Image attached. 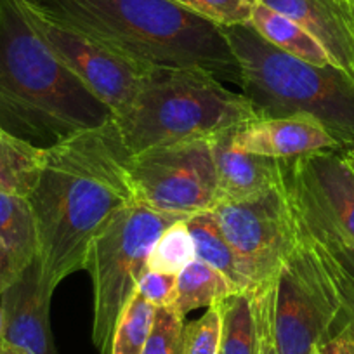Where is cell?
<instances>
[{"label":"cell","mask_w":354,"mask_h":354,"mask_svg":"<svg viewBox=\"0 0 354 354\" xmlns=\"http://www.w3.org/2000/svg\"><path fill=\"white\" fill-rule=\"evenodd\" d=\"M183 219L188 217L132 203L91 243L84 270L93 281V342L100 354H110L115 326L138 288L155 241L167 227Z\"/></svg>","instance_id":"8992f818"},{"label":"cell","mask_w":354,"mask_h":354,"mask_svg":"<svg viewBox=\"0 0 354 354\" xmlns=\"http://www.w3.org/2000/svg\"><path fill=\"white\" fill-rule=\"evenodd\" d=\"M340 318V302L322 262L297 231V241L271 283L277 354H315Z\"/></svg>","instance_id":"52a82bcc"},{"label":"cell","mask_w":354,"mask_h":354,"mask_svg":"<svg viewBox=\"0 0 354 354\" xmlns=\"http://www.w3.org/2000/svg\"><path fill=\"white\" fill-rule=\"evenodd\" d=\"M240 64V87L261 117L306 113L340 145L354 148V82L342 71L302 61L271 46L250 23L223 26Z\"/></svg>","instance_id":"277c9868"},{"label":"cell","mask_w":354,"mask_h":354,"mask_svg":"<svg viewBox=\"0 0 354 354\" xmlns=\"http://www.w3.org/2000/svg\"><path fill=\"white\" fill-rule=\"evenodd\" d=\"M339 153H340V156H342L344 162H346V165L351 169V172L354 174V148L339 149Z\"/></svg>","instance_id":"d6a6232c"},{"label":"cell","mask_w":354,"mask_h":354,"mask_svg":"<svg viewBox=\"0 0 354 354\" xmlns=\"http://www.w3.org/2000/svg\"><path fill=\"white\" fill-rule=\"evenodd\" d=\"M186 226L193 238L196 259L223 273L238 292H250V285L241 273L240 261L227 243L214 214L210 210L193 214L186 219Z\"/></svg>","instance_id":"d6986e66"},{"label":"cell","mask_w":354,"mask_h":354,"mask_svg":"<svg viewBox=\"0 0 354 354\" xmlns=\"http://www.w3.org/2000/svg\"><path fill=\"white\" fill-rule=\"evenodd\" d=\"M46 148L12 136L0 127V193L28 198L39 181Z\"/></svg>","instance_id":"ffe728a7"},{"label":"cell","mask_w":354,"mask_h":354,"mask_svg":"<svg viewBox=\"0 0 354 354\" xmlns=\"http://www.w3.org/2000/svg\"><path fill=\"white\" fill-rule=\"evenodd\" d=\"M315 354H354V328L351 323L344 322L337 332H333Z\"/></svg>","instance_id":"f546056e"},{"label":"cell","mask_w":354,"mask_h":354,"mask_svg":"<svg viewBox=\"0 0 354 354\" xmlns=\"http://www.w3.org/2000/svg\"><path fill=\"white\" fill-rule=\"evenodd\" d=\"M113 118L33 26L25 0H0V127L40 148Z\"/></svg>","instance_id":"7a4b0ae2"},{"label":"cell","mask_w":354,"mask_h":354,"mask_svg":"<svg viewBox=\"0 0 354 354\" xmlns=\"http://www.w3.org/2000/svg\"><path fill=\"white\" fill-rule=\"evenodd\" d=\"M210 212L236 254L250 292L266 290L297 241L283 179L252 198L217 203Z\"/></svg>","instance_id":"9c48e42d"},{"label":"cell","mask_w":354,"mask_h":354,"mask_svg":"<svg viewBox=\"0 0 354 354\" xmlns=\"http://www.w3.org/2000/svg\"><path fill=\"white\" fill-rule=\"evenodd\" d=\"M233 145L240 151L277 160L340 149L325 125L306 113L252 118L233 129Z\"/></svg>","instance_id":"7c38bea8"},{"label":"cell","mask_w":354,"mask_h":354,"mask_svg":"<svg viewBox=\"0 0 354 354\" xmlns=\"http://www.w3.org/2000/svg\"><path fill=\"white\" fill-rule=\"evenodd\" d=\"M340 233L354 245V174L339 151H318L285 160Z\"/></svg>","instance_id":"9a60e30c"},{"label":"cell","mask_w":354,"mask_h":354,"mask_svg":"<svg viewBox=\"0 0 354 354\" xmlns=\"http://www.w3.org/2000/svg\"><path fill=\"white\" fill-rule=\"evenodd\" d=\"M127 170L139 205L185 217L217 205L212 138L153 146L129 156Z\"/></svg>","instance_id":"ba28073f"},{"label":"cell","mask_w":354,"mask_h":354,"mask_svg":"<svg viewBox=\"0 0 354 354\" xmlns=\"http://www.w3.org/2000/svg\"><path fill=\"white\" fill-rule=\"evenodd\" d=\"M346 2H347V6L351 8V11H353V15H354V0H346Z\"/></svg>","instance_id":"e575fe53"},{"label":"cell","mask_w":354,"mask_h":354,"mask_svg":"<svg viewBox=\"0 0 354 354\" xmlns=\"http://www.w3.org/2000/svg\"><path fill=\"white\" fill-rule=\"evenodd\" d=\"M141 354H185V316L172 306L156 308L153 328Z\"/></svg>","instance_id":"d4e9b609"},{"label":"cell","mask_w":354,"mask_h":354,"mask_svg":"<svg viewBox=\"0 0 354 354\" xmlns=\"http://www.w3.org/2000/svg\"><path fill=\"white\" fill-rule=\"evenodd\" d=\"M195 259L193 238L186 226V219H183L177 221L160 234L148 255L146 270L179 277L186 266L192 264Z\"/></svg>","instance_id":"cb8c5ba5"},{"label":"cell","mask_w":354,"mask_h":354,"mask_svg":"<svg viewBox=\"0 0 354 354\" xmlns=\"http://www.w3.org/2000/svg\"><path fill=\"white\" fill-rule=\"evenodd\" d=\"M257 306L259 335H261V351L259 354H277L273 330H271V285L266 290L254 292Z\"/></svg>","instance_id":"f1b7e54d"},{"label":"cell","mask_w":354,"mask_h":354,"mask_svg":"<svg viewBox=\"0 0 354 354\" xmlns=\"http://www.w3.org/2000/svg\"><path fill=\"white\" fill-rule=\"evenodd\" d=\"M281 179L297 231L322 262L340 302L344 322L354 328V245L330 221L285 160H281Z\"/></svg>","instance_id":"8fae6325"},{"label":"cell","mask_w":354,"mask_h":354,"mask_svg":"<svg viewBox=\"0 0 354 354\" xmlns=\"http://www.w3.org/2000/svg\"><path fill=\"white\" fill-rule=\"evenodd\" d=\"M294 19L322 46L330 64L354 82V15L346 0H259Z\"/></svg>","instance_id":"5bb4252c"},{"label":"cell","mask_w":354,"mask_h":354,"mask_svg":"<svg viewBox=\"0 0 354 354\" xmlns=\"http://www.w3.org/2000/svg\"><path fill=\"white\" fill-rule=\"evenodd\" d=\"M236 292L233 283L223 273L203 261L195 259L177 277V292L172 308L186 316L195 309L219 304Z\"/></svg>","instance_id":"7402d4cb"},{"label":"cell","mask_w":354,"mask_h":354,"mask_svg":"<svg viewBox=\"0 0 354 354\" xmlns=\"http://www.w3.org/2000/svg\"><path fill=\"white\" fill-rule=\"evenodd\" d=\"M37 224L28 198L0 193V247L19 273L37 259Z\"/></svg>","instance_id":"ac0fdd59"},{"label":"cell","mask_w":354,"mask_h":354,"mask_svg":"<svg viewBox=\"0 0 354 354\" xmlns=\"http://www.w3.org/2000/svg\"><path fill=\"white\" fill-rule=\"evenodd\" d=\"M49 18L148 68H202L240 85L223 26L172 0H33Z\"/></svg>","instance_id":"3957f363"},{"label":"cell","mask_w":354,"mask_h":354,"mask_svg":"<svg viewBox=\"0 0 354 354\" xmlns=\"http://www.w3.org/2000/svg\"><path fill=\"white\" fill-rule=\"evenodd\" d=\"M50 301L53 294L40 285L33 262L2 292L4 342L33 354H57L50 330Z\"/></svg>","instance_id":"4fadbf2b"},{"label":"cell","mask_w":354,"mask_h":354,"mask_svg":"<svg viewBox=\"0 0 354 354\" xmlns=\"http://www.w3.org/2000/svg\"><path fill=\"white\" fill-rule=\"evenodd\" d=\"M219 309L221 354H259L261 335L254 292H236L219 302Z\"/></svg>","instance_id":"44dd1931"},{"label":"cell","mask_w":354,"mask_h":354,"mask_svg":"<svg viewBox=\"0 0 354 354\" xmlns=\"http://www.w3.org/2000/svg\"><path fill=\"white\" fill-rule=\"evenodd\" d=\"M186 11L219 26L247 25L257 0H172Z\"/></svg>","instance_id":"484cf974"},{"label":"cell","mask_w":354,"mask_h":354,"mask_svg":"<svg viewBox=\"0 0 354 354\" xmlns=\"http://www.w3.org/2000/svg\"><path fill=\"white\" fill-rule=\"evenodd\" d=\"M19 274L21 273L16 270V266L12 264L8 252L0 247V292H4L9 285L15 283V281L19 278Z\"/></svg>","instance_id":"4dcf8cb0"},{"label":"cell","mask_w":354,"mask_h":354,"mask_svg":"<svg viewBox=\"0 0 354 354\" xmlns=\"http://www.w3.org/2000/svg\"><path fill=\"white\" fill-rule=\"evenodd\" d=\"M129 156L113 118L46 148L28 202L39 240L37 271L49 294L54 295L64 278L84 270L94 238L136 203Z\"/></svg>","instance_id":"6da1fadb"},{"label":"cell","mask_w":354,"mask_h":354,"mask_svg":"<svg viewBox=\"0 0 354 354\" xmlns=\"http://www.w3.org/2000/svg\"><path fill=\"white\" fill-rule=\"evenodd\" d=\"M250 25L262 39L290 56L308 61L316 66H328L330 64L328 56L322 49V46L302 26H299L294 19L287 18L281 12L264 6L259 0L255 2L254 11H252Z\"/></svg>","instance_id":"e0dca14e"},{"label":"cell","mask_w":354,"mask_h":354,"mask_svg":"<svg viewBox=\"0 0 354 354\" xmlns=\"http://www.w3.org/2000/svg\"><path fill=\"white\" fill-rule=\"evenodd\" d=\"M221 332L219 304L210 306L202 318L185 325V354H221Z\"/></svg>","instance_id":"4316f807"},{"label":"cell","mask_w":354,"mask_h":354,"mask_svg":"<svg viewBox=\"0 0 354 354\" xmlns=\"http://www.w3.org/2000/svg\"><path fill=\"white\" fill-rule=\"evenodd\" d=\"M250 101L202 68H155L132 101L115 115L129 155L167 142L214 138L257 118Z\"/></svg>","instance_id":"5b68a950"},{"label":"cell","mask_w":354,"mask_h":354,"mask_svg":"<svg viewBox=\"0 0 354 354\" xmlns=\"http://www.w3.org/2000/svg\"><path fill=\"white\" fill-rule=\"evenodd\" d=\"M155 311V306L136 290L115 326L110 354H141L153 328Z\"/></svg>","instance_id":"603a6c76"},{"label":"cell","mask_w":354,"mask_h":354,"mask_svg":"<svg viewBox=\"0 0 354 354\" xmlns=\"http://www.w3.org/2000/svg\"><path fill=\"white\" fill-rule=\"evenodd\" d=\"M4 342V309H2V292H0V344Z\"/></svg>","instance_id":"836d02e7"},{"label":"cell","mask_w":354,"mask_h":354,"mask_svg":"<svg viewBox=\"0 0 354 354\" xmlns=\"http://www.w3.org/2000/svg\"><path fill=\"white\" fill-rule=\"evenodd\" d=\"M136 290L142 295L155 308H165L172 306L177 292V277L176 274L156 273V271L145 270L139 277L138 288Z\"/></svg>","instance_id":"83f0119b"},{"label":"cell","mask_w":354,"mask_h":354,"mask_svg":"<svg viewBox=\"0 0 354 354\" xmlns=\"http://www.w3.org/2000/svg\"><path fill=\"white\" fill-rule=\"evenodd\" d=\"M217 177V203L240 202L281 181V162L240 151L233 145V129L212 138Z\"/></svg>","instance_id":"2e32d148"},{"label":"cell","mask_w":354,"mask_h":354,"mask_svg":"<svg viewBox=\"0 0 354 354\" xmlns=\"http://www.w3.org/2000/svg\"><path fill=\"white\" fill-rule=\"evenodd\" d=\"M0 354H33V353L23 349V347L12 346V344L9 342H2L0 344Z\"/></svg>","instance_id":"1f68e13d"},{"label":"cell","mask_w":354,"mask_h":354,"mask_svg":"<svg viewBox=\"0 0 354 354\" xmlns=\"http://www.w3.org/2000/svg\"><path fill=\"white\" fill-rule=\"evenodd\" d=\"M25 8L54 56L113 111V117L131 106L155 68L134 63L91 37L54 21L33 0H25Z\"/></svg>","instance_id":"30bf717a"}]
</instances>
